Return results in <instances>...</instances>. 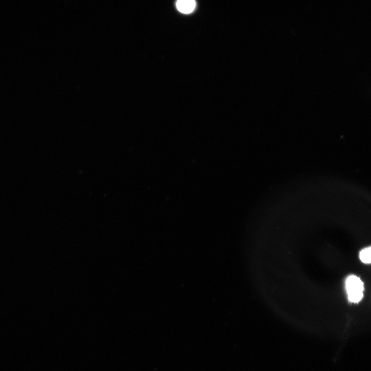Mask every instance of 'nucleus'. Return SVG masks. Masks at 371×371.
Here are the masks:
<instances>
[{
	"mask_svg": "<svg viewBox=\"0 0 371 371\" xmlns=\"http://www.w3.org/2000/svg\"><path fill=\"white\" fill-rule=\"evenodd\" d=\"M371 247L361 251L359 254V258L361 262L365 263H370L371 261Z\"/></svg>",
	"mask_w": 371,
	"mask_h": 371,
	"instance_id": "3",
	"label": "nucleus"
},
{
	"mask_svg": "<svg viewBox=\"0 0 371 371\" xmlns=\"http://www.w3.org/2000/svg\"><path fill=\"white\" fill-rule=\"evenodd\" d=\"M346 289L350 302L357 303L363 299L364 286L361 280L355 275H351L346 281Z\"/></svg>",
	"mask_w": 371,
	"mask_h": 371,
	"instance_id": "1",
	"label": "nucleus"
},
{
	"mask_svg": "<svg viewBox=\"0 0 371 371\" xmlns=\"http://www.w3.org/2000/svg\"><path fill=\"white\" fill-rule=\"evenodd\" d=\"M178 11L185 14L192 13L196 6L194 0H179L176 4Z\"/></svg>",
	"mask_w": 371,
	"mask_h": 371,
	"instance_id": "2",
	"label": "nucleus"
}]
</instances>
